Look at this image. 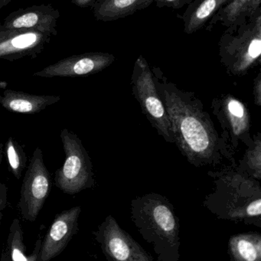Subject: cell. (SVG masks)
<instances>
[{"label":"cell","mask_w":261,"mask_h":261,"mask_svg":"<svg viewBox=\"0 0 261 261\" xmlns=\"http://www.w3.org/2000/svg\"><path fill=\"white\" fill-rule=\"evenodd\" d=\"M155 0H97L91 7L97 20L113 22L148 8Z\"/></svg>","instance_id":"cell-16"},{"label":"cell","mask_w":261,"mask_h":261,"mask_svg":"<svg viewBox=\"0 0 261 261\" xmlns=\"http://www.w3.org/2000/svg\"><path fill=\"white\" fill-rule=\"evenodd\" d=\"M253 97L254 103L257 106H261V73H258L256 79L253 81Z\"/></svg>","instance_id":"cell-24"},{"label":"cell","mask_w":261,"mask_h":261,"mask_svg":"<svg viewBox=\"0 0 261 261\" xmlns=\"http://www.w3.org/2000/svg\"><path fill=\"white\" fill-rule=\"evenodd\" d=\"M116 61L115 56L110 53H84L65 58L33 74V77H79L97 74L111 66Z\"/></svg>","instance_id":"cell-10"},{"label":"cell","mask_w":261,"mask_h":261,"mask_svg":"<svg viewBox=\"0 0 261 261\" xmlns=\"http://www.w3.org/2000/svg\"><path fill=\"white\" fill-rule=\"evenodd\" d=\"M193 0H155L154 3L159 8H169L180 10L187 7Z\"/></svg>","instance_id":"cell-23"},{"label":"cell","mask_w":261,"mask_h":261,"mask_svg":"<svg viewBox=\"0 0 261 261\" xmlns=\"http://www.w3.org/2000/svg\"><path fill=\"white\" fill-rule=\"evenodd\" d=\"M218 56L230 75L244 76L261 62V13L226 28L218 42Z\"/></svg>","instance_id":"cell-4"},{"label":"cell","mask_w":261,"mask_h":261,"mask_svg":"<svg viewBox=\"0 0 261 261\" xmlns=\"http://www.w3.org/2000/svg\"><path fill=\"white\" fill-rule=\"evenodd\" d=\"M42 238H39L36 241V246L33 253L28 255V261H38L39 259V253H40L41 247H42Z\"/></svg>","instance_id":"cell-25"},{"label":"cell","mask_w":261,"mask_h":261,"mask_svg":"<svg viewBox=\"0 0 261 261\" xmlns=\"http://www.w3.org/2000/svg\"><path fill=\"white\" fill-rule=\"evenodd\" d=\"M60 16L59 10L50 4L32 6L10 13L4 19V22L0 24V28L28 29L56 36L58 20Z\"/></svg>","instance_id":"cell-13"},{"label":"cell","mask_w":261,"mask_h":261,"mask_svg":"<svg viewBox=\"0 0 261 261\" xmlns=\"http://www.w3.org/2000/svg\"><path fill=\"white\" fill-rule=\"evenodd\" d=\"M71 1L76 7L87 8V7H92L97 0H71Z\"/></svg>","instance_id":"cell-26"},{"label":"cell","mask_w":261,"mask_h":261,"mask_svg":"<svg viewBox=\"0 0 261 261\" xmlns=\"http://www.w3.org/2000/svg\"><path fill=\"white\" fill-rule=\"evenodd\" d=\"M4 152H5L10 172L17 179H19L27 165V154L23 147L15 138L10 137L6 142Z\"/></svg>","instance_id":"cell-20"},{"label":"cell","mask_w":261,"mask_h":261,"mask_svg":"<svg viewBox=\"0 0 261 261\" xmlns=\"http://www.w3.org/2000/svg\"><path fill=\"white\" fill-rule=\"evenodd\" d=\"M249 149L244 155L243 169L248 172L252 178L260 179L261 175V140L260 134L254 137L253 144L247 145Z\"/></svg>","instance_id":"cell-21"},{"label":"cell","mask_w":261,"mask_h":261,"mask_svg":"<svg viewBox=\"0 0 261 261\" xmlns=\"http://www.w3.org/2000/svg\"><path fill=\"white\" fill-rule=\"evenodd\" d=\"M53 180L39 147L33 152L22 181L18 207L25 221L37 219L47 198L49 196Z\"/></svg>","instance_id":"cell-7"},{"label":"cell","mask_w":261,"mask_h":261,"mask_svg":"<svg viewBox=\"0 0 261 261\" xmlns=\"http://www.w3.org/2000/svg\"><path fill=\"white\" fill-rule=\"evenodd\" d=\"M214 112L221 120L227 138L230 137L232 142L241 140L249 144L250 142L249 132L250 129V116L244 103L231 94H225L215 99Z\"/></svg>","instance_id":"cell-12"},{"label":"cell","mask_w":261,"mask_h":261,"mask_svg":"<svg viewBox=\"0 0 261 261\" xmlns=\"http://www.w3.org/2000/svg\"><path fill=\"white\" fill-rule=\"evenodd\" d=\"M60 100L59 96L36 95L10 89L0 94V105L3 108L18 114H38Z\"/></svg>","instance_id":"cell-14"},{"label":"cell","mask_w":261,"mask_h":261,"mask_svg":"<svg viewBox=\"0 0 261 261\" xmlns=\"http://www.w3.org/2000/svg\"><path fill=\"white\" fill-rule=\"evenodd\" d=\"M3 157H4V145L0 143V172H1ZM7 203H8V188L7 185L3 183L0 180V226L4 218L3 212L7 207Z\"/></svg>","instance_id":"cell-22"},{"label":"cell","mask_w":261,"mask_h":261,"mask_svg":"<svg viewBox=\"0 0 261 261\" xmlns=\"http://www.w3.org/2000/svg\"><path fill=\"white\" fill-rule=\"evenodd\" d=\"M131 213L138 232L152 244L159 259L178 260L179 223L169 201L159 194H147L132 200Z\"/></svg>","instance_id":"cell-2"},{"label":"cell","mask_w":261,"mask_h":261,"mask_svg":"<svg viewBox=\"0 0 261 261\" xmlns=\"http://www.w3.org/2000/svg\"><path fill=\"white\" fill-rule=\"evenodd\" d=\"M80 206L62 211L55 217L46 234L42 239L38 261H49L60 255L73 237L79 231Z\"/></svg>","instance_id":"cell-11"},{"label":"cell","mask_w":261,"mask_h":261,"mask_svg":"<svg viewBox=\"0 0 261 261\" xmlns=\"http://www.w3.org/2000/svg\"><path fill=\"white\" fill-rule=\"evenodd\" d=\"M231 0H193L181 19L184 33L191 35L206 27L212 17Z\"/></svg>","instance_id":"cell-17"},{"label":"cell","mask_w":261,"mask_h":261,"mask_svg":"<svg viewBox=\"0 0 261 261\" xmlns=\"http://www.w3.org/2000/svg\"><path fill=\"white\" fill-rule=\"evenodd\" d=\"M60 138L65 160L55 173V184L68 195L91 189L94 185L93 166L82 140L66 128L61 131Z\"/></svg>","instance_id":"cell-5"},{"label":"cell","mask_w":261,"mask_h":261,"mask_svg":"<svg viewBox=\"0 0 261 261\" xmlns=\"http://www.w3.org/2000/svg\"><path fill=\"white\" fill-rule=\"evenodd\" d=\"M131 86L133 94L151 124L166 141L174 143L169 116L157 91L151 68L143 56L134 63Z\"/></svg>","instance_id":"cell-6"},{"label":"cell","mask_w":261,"mask_h":261,"mask_svg":"<svg viewBox=\"0 0 261 261\" xmlns=\"http://www.w3.org/2000/svg\"><path fill=\"white\" fill-rule=\"evenodd\" d=\"M13 0H0V10L7 7L10 3L13 2Z\"/></svg>","instance_id":"cell-27"},{"label":"cell","mask_w":261,"mask_h":261,"mask_svg":"<svg viewBox=\"0 0 261 261\" xmlns=\"http://www.w3.org/2000/svg\"><path fill=\"white\" fill-rule=\"evenodd\" d=\"M216 188L205 200L206 206L224 219L260 222L259 183L240 173L225 172L215 181Z\"/></svg>","instance_id":"cell-3"},{"label":"cell","mask_w":261,"mask_h":261,"mask_svg":"<svg viewBox=\"0 0 261 261\" xmlns=\"http://www.w3.org/2000/svg\"><path fill=\"white\" fill-rule=\"evenodd\" d=\"M261 13V0H231L219 10L206 25L210 32L217 24L228 28L238 25Z\"/></svg>","instance_id":"cell-15"},{"label":"cell","mask_w":261,"mask_h":261,"mask_svg":"<svg viewBox=\"0 0 261 261\" xmlns=\"http://www.w3.org/2000/svg\"><path fill=\"white\" fill-rule=\"evenodd\" d=\"M151 71L170 120L174 143L195 166L219 164L227 152V144L220 138L201 100L193 93L179 89L158 67H152Z\"/></svg>","instance_id":"cell-1"},{"label":"cell","mask_w":261,"mask_h":261,"mask_svg":"<svg viewBox=\"0 0 261 261\" xmlns=\"http://www.w3.org/2000/svg\"><path fill=\"white\" fill-rule=\"evenodd\" d=\"M228 250L237 261H259L261 259V236L257 233H240L229 240Z\"/></svg>","instance_id":"cell-18"},{"label":"cell","mask_w":261,"mask_h":261,"mask_svg":"<svg viewBox=\"0 0 261 261\" xmlns=\"http://www.w3.org/2000/svg\"><path fill=\"white\" fill-rule=\"evenodd\" d=\"M107 259L119 261H152L153 258L117 224L107 217L97 231L93 232Z\"/></svg>","instance_id":"cell-8"},{"label":"cell","mask_w":261,"mask_h":261,"mask_svg":"<svg viewBox=\"0 0 261 261\" xmlns=\"http://www.w3.org/2000/svg\"><path fill=\"white\" fill-rule=\"evenodd\" d=\"M53 36L35 30L0 28V60L36 59L49 45Z\"/></svg>","instance_id":"cell-9"},{"label":"cell","mask_w":261,"mask_h":261,"mask_svg":"<svg viewBox=\"0 0 261 261\" xmlns=\"http://www.w3.org/2000/svg\"><path fill=\"white\" fill-rule=\"evenodd\" d=\"M8 260L28 261L23 230L19 218H15L10 226L7 244L1 256V261Z\"/></svg>","instance_id":"cell-19"}]
</instances>
